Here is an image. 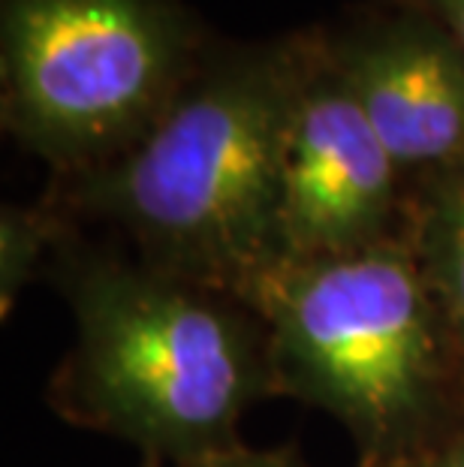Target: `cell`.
<instances>
[{"label":"cell","instance_id":"1","mask_svg":"<svg viewBox=\"0 0 464 467\" xmlns=\"http://www.w3.org/2000/svg\"><path fill=\"white\" fill-rule=\"evenodd\" d=\"M311 43L253 46L193 73L130 151L78 200L121 221L157 260L223 284L284 265L281 148Z\"/></svg>","mask_w":464,"mask_h":467},{"label":"cell","instance_id":"2","mask_svg":"<svg viewBox=\"0 0 464 467\" xmlns=\"http://www.w3.org/2000/svg\"><path fill=\"white\" fill-rule=\"evenodd\" d=\"M193 52L175 0H0L4 121L34 154L91 175L172 106Z\"/></svg>","mask_w":464,"mask_h":467},{"label":"cell","instance_id":"3","mask_svg":"<svg viewBox=\"0 0 464 467\" xmlns=\"http://www.w3.org/2000/svg\"><path fill=\"white\" fill-rule=\"evenodd\" d=\"M281 371L371 450L401 443L438 386V302L422 263L377 242L263 281Z\"/></svg>","mask_w":464,"mask_h":467},{"label":"cell","instance_id":"4","mask_svg":"<svg viewBox=\"0 0 464 467\" xmlns=\"http://www.w3.org/2000/svg\"><path fill=\"white\" fill-rule=\"evenodd\" d=\"M70 392L88 420L163 452L230 434L256 389L244 326L179 281L103 268L82 281Z\"/></svg>","mask_w":464,"mask_h":467},{"label":"cell","instance_id":"5","mask_svg":"<svg viewBox=\"0 0 464 467\" xmlns=\"http://www.w3.org/2000/svg\"><path fill=\"white\" fill-rule=\"evenodd\" d=\"M398 166L325 46H311L281 148L284 265L383 242Z\"/></svg>","mask_w":464,"mask_h":467},{"label":"cell","instance_id":"6","mask_svg":"<svg viewBox=\"0 0 464 467\" xmlns=\"http://www.w3.org/2000/svg\"><path fill=\"white\" fill-rule=\"evenodd\" d=\"M398 172L464 166V46L431 16L374 18L325 43Z\"/></svg>","mask_w":464,"mask_h":467},{"label":"cell","instance_id":"7","mask_svg":"<svg viewBox=\"0 0 464 467\" xmlns=\"http://www.w3.org/2000/svg\"><path fill=\"white\" fill-rule=\"evenodd\" d=\"M419 247L434 302L464 341V166L431 178Z\"/></svg>","mask_w":464,"mask_h":467},{"label":"cell","instance_id":"8","mask_svg":"<svg viewBox=\"0 0 464 467\" xmlns=\"http://www.w3.org/2000/svg\"><path fill=\"white\" fill-rule=\"evenodd\" d=\"M407 9L431 16L464 46V0H407Z\"/></svg>","mask_w":464,"mask_h":467},{"label":"cell","instance_id":"9","mask_svg":"<svg viewBox=\"0 0 464 467\" xmlns=\"http://www.w3.org/2000/svg\"><path fill=\"white\" fill-rule=\"evenodd\" d=\"M407 467H464V446L459 450H449V452H438V455H428L417 464H407Z\"/></svg>","mask_w":464,"mask_h":467},{"label":"cell","instance_id":"10","mask_svg":"<svg viewBox=\"0 0 464 467\" xmlns=\"http://www.w3.org/2000/svg\"><path fill=\"white\" fill-rule=\"evenodd\" d=\"M223 467H274V464H256V462H248V464H223Z\"/></svg>","mask_w":464,"mask_h":467}]
</instances>
